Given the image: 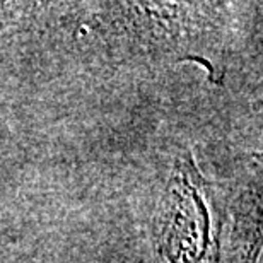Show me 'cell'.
Wrapping results in <instances>:
<instances>
[{
    "label": "cell",
    "mask_w": 263,
    "mask_h": 263,
    "mask_svg": "<svg viewBox=\"0 0 263 263\" xmlns=\"http://www.w3.org/2000/svg\"><path fill=\"white\" fill-rule=\"evenodd\" d=\"M231 228L224 263H255L261 246V173L253 171L241 183L231 205Z\"/></svg>",
    "instance_id": "cell-2"
},
{
    "label": "cell",
    "mask_w": 263,
    "mask_h": 263,
    "mask_svg": "<svg viewBox=\"0 0 263 263\" xmlns=\"http://www.w3.org/2000/svg\"><path fill=\"white\" fill-rule=\"evenodd\" d=\"M70 15L73 40L109 55H178L214 28L212 4H92Z\"/></svg>",
    "instance_id": "cell-1"
},
{
    "label": "cell",
    "mask_w": 263,
    "mask_h": 263,
    "mask_svg": "<svg viewBox=\"0 0 263 263\" xmlns=\"http://www.w3.org/2000/svg\"><path fill=\"white\" fill-rule=\"evenodd\" d=\"M17 4H0V31L7 26L17 12Z\"/></svg>",
    "instance_id": "cell-3"
}]
</instances>
